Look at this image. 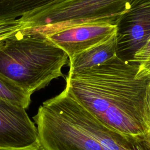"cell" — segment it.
<instances>
[{
  "label": "cell",
  "mask_w": 150,
  "mask_h": 150,
  "mask_svg": "<svg viewBox=\"0 0 150 150\" xmlns=\"http://www.w3.org/2000/svg\"><path fill=\"white\" fill-rule=\"evenodd\" d=\"M130 6L126 0H49L21 18L27 34L47 36L62 29L90 23L117 25Z\"/></svg>",
  "instance_id": "277c9868"
},
{
  "label": "cell",
  "mask_w": 150,
  "mask_h": 150,
  "mask_svg": "<svg viewBox=\"0 0 150 150\" xmlns=\"http://www.w3.org/2000/svg\"><path fill=\"white\" fill-rule=\"evenodd\" d=\"M30 96L14 81L0 74V100L25 109L30 104Z\"/></svg>",
  "instance_id": "30bf717a"
},
{
  "label": "cell",
  "mask_w": 150,
  "mask_h": 150,
  "mask_svg": "<svg viewBox=\"0 0 150 150\" xmlns=\"http://www.w3.org/2000/svg\"><path fill=\"white\" fill-rule=\"evenodd\" d=\"M49 0L0 1V22L15 20L46 4Z\"/></svg>",
  "instance_id": "9c48e42d"
},
{
  "label": "cell",
  "mask_w": 150,
  "mask_h": 150,
  "mask_svg": "<svg viewBox=\"0 0 150 150\" xmlns=\"http://www.w3.org/2000/svg\"><path fill=\"white\" fill-rule=\"evenodd\" d=\"M116 56L130 61L150 38V0H132L117 25Z\"/></svg>",
  "instance_id": "5b68a950"
},
{
  "label": "cell",
  "mask_w": 150,
  "mask_h": 150,
  "mask_svg": "<svg viewBox=\"0 0 150 150\" xmlns=\"http://www.w3.org/2000/svg\"><path fill=\"white\" fill-rule=\"evenodd\" d=\"M26 28V24L19 19L0 22V45L8 38Z\"/></svg>",
  "instance_id": "7c38bea8"
},
{
  "label": "cell",
  "mask_w": 150,
  "mask_h": 150,
  "mask_svg": "<svg viewBox=\"0 0 150 150\" xmlns=\"http://www.w3.org/2000/svg\"><path fill=\"white\" fill-rule=\"evenodd\" d=\"M0 150H44L42 146L36 148H27V149H7V148H0Z\"/></svg>",
  "instance_id": "5bb4252c"
},
{
  "label": "cell",
  "mask_w": 150,
  "mask_h": 150,
  "mask_svg": "<svg viewBox=\"0 0 150 150\" xmlns=\"http://www.w3.org/2000/svg\"><path fill=\"white\" fill-rule=\"evenodd\" d=\"M147 137H148V140H149V142H150V131L148 133V134H147Z\"/></svg>",
  "instance_id": "9a60e30c"
},
{
  "label": "cell",
  "mask_w": 150,
  "mask_h": 150,
  "mask_svg": "<svg viewBox=\"0 0 150 150\" xmlns=\"http://www.w3.org/2000/svg\"><path fill=\"white\" fill-rule=\"evenodd\" d=\"M129 62L137 64L138 67L136 78L150 76V38Z\"/></svg>",
  "instance_id": "8fae6325"
},
{
  "label": "cell",
  "mask_w": 150,
  "mask_h": 150,
  "mask_svg": "<svg viewBox=\"0 0 150 150\" xmlns=\"http://www.w3.org/2000/svg\"><path fill=\"white\" fill-rule=\"evenodd\" d=\"M116 34V33H115ZM69 60V74H74L98 66L116 56V35Z\"/></svg>",
  "instance_id": "ba28073f"
},
{
  "label": "cell",
  "mask_w": 150,
  "mask_h": 150,
  "mask_svg": "<svg viewBox=\"0 0 150 150\" xmlns=\"http://www.w3.org/2000/svg\"><path fill=\"white\" fill-rule=\"evenodd\" d=\"M40 146L37 128L25 109L0 100V148L21 149Z\"/></svg>",
  "instance_id": "8992f818"
},
{
  "label": "cell",
  "mask_w": 150,
  "mask_h": 150,
  "mask_svg": "<svg viewBox=\"0 0 150 150\" xmlns=\"http://www.w3.org/2000/svg\"><path fill=\"white\" fill-rule=\"evenodd\" d=\"M138 67L116 56L66 78V89L101 122L122 134L150 131L146 93L150 76L136 78Z\"/></svg>",
  "instance_id": "6da1fadb"
},
{
  "label": "cell",
  "mask_w": 150,
  "mask_h": 150,
  "mask_svg": "<svg viewBox=\"0 0 150 150\" xmlns=\"http://www.w3.org/2000/svg\"><path fill=\"white\" fill-rule=\"evenodd\" d=\"M44 150H150L147 134L131 136L107 126L65 88L33 117Z\"/></svg>",
  "instance_id": "7a4b0ae2"
},
{
  "label": "cell",
  "mask_w": 150,
  "mask_h": 150,
  "mask_svg": "<svg viewBox=\"0 0 150 150\" xmlns=\"http://www.w3.org/2000/svg\"><path fill=\"white\" fill-rule=\"evenodd\" d=\"M145 101H146V110L148 112V118L150 123V82L146 90Z\"/></svg>",
  "instance_id": "4fadbf2b"
},
{
  "label": "cell",
  "mask_w": 150,
  "mask_h": 150,
  "mask_svg": "<svg viewBox=\"0 0 150 150\" xmlns=\"http://www.w3.org/2000/svg\"><path fill=\"white\" fill-rule=\"evenodd\" d=\"M117 30V25L90 23L62 29L46 36L71 59L74 56L108 40Z\"/></svg>",
  "instance_id": "52a82bcc"
},
{
  "label": "cell",
  "mask_w": 150,
  "mask_h": 150,
  "mask_svg": "<svg viewBox=\"0 0 150 150\" xmlns=\"http://www.w3.org/2000/svg\"><path fill=\"white\" fill-rule=\"evenodd\" d=\"M68 64L67 54L42 34L19 30L0 45V74L30 94L63 77Z\"/></svg>",
  "instance_id": "3957f363"
}]
</instances>
